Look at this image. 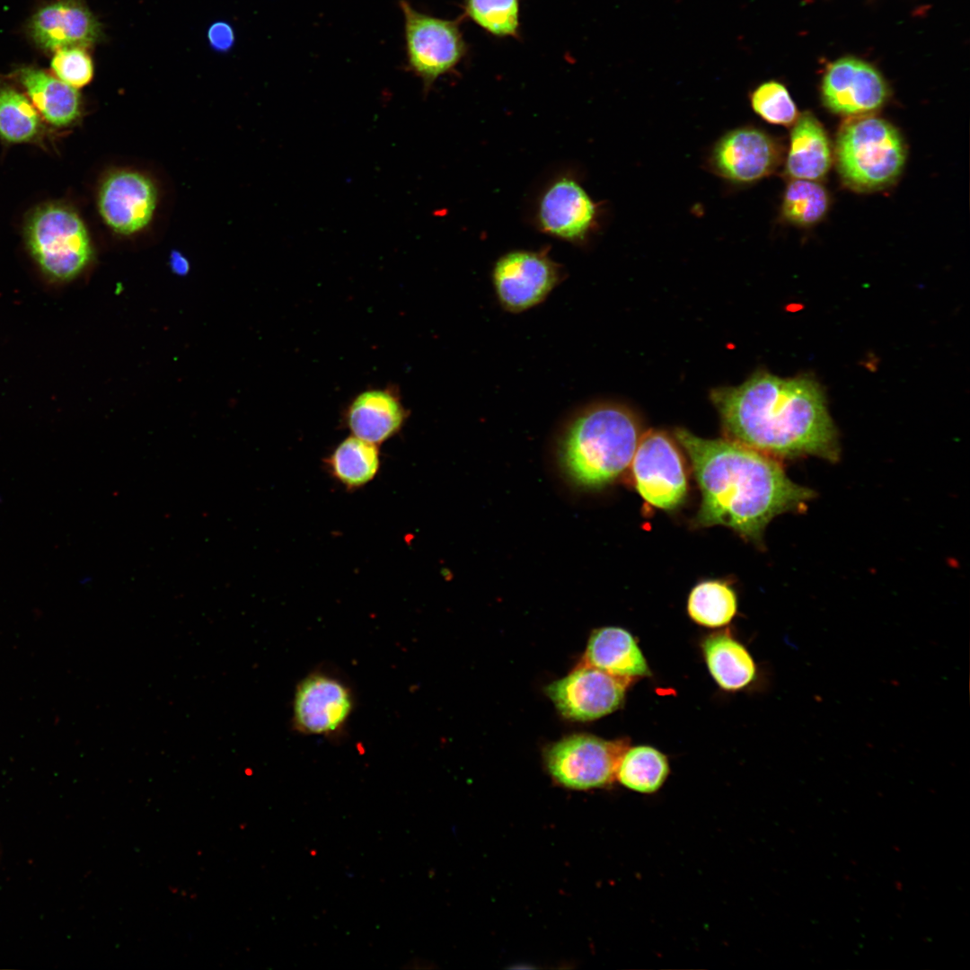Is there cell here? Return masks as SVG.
<instances>
[{"mask_svg":"<svg viewBox=\"0 0 970 970\" xmlns=\"http://www.w3.org/2000/svg\"><path fill=\"white\" fill-rule=\"evenodd\" d=\"M492 280L503 308L520 313L546 298L560 280V268L546 251H513L497 260Z\"/></svg>","mask_w":970,"mask_h":970,"instance_id":"8fae6325","label":"cell"},{"mask_svg":"<svg viewBox=\"0 0 970 970\" xmlns=\"http://www.w3.org/2000/svg\"><path fill=\"white\" fill-rule=\"evenodd\" d=\"M821 122L811 113L799 114L792 125L785 173L792 179L822 180L829 172L833 152Z\"/></svg>","mask_w":970,"mask_h":970,"instance_id":"d6986e66","label":"cell"},{"mask_svg":"<svg viewBox=\"0 0 970 970\" xmlns=\"http://www.w3.org/2000/svg\"><path fill=\"white\" fill-rule=\"evenodd\" d=\"M906 146L897 128L872 114L848 118L837 134L836 168L842 182L860 192L894 184L906 161Z\"/></svg>","mask_w":970,"mask_h":970,"instance_id":"277c9868","label":"cell"},{"mask_svg":"<svg viewBox=\"0 0 970 970\" xmlns=\"http://www.w3.org/2000/svg\"><path fill=\"white\" fill-rule=\"evenodd\" d=\"M669 774L666 757L650 746L628 748L622 756L616 779L627 789L652 794L657 791Z\"/></svg>","mask_w":970,"mask_h":970,"instance_id":"603a6c76","label":"cell"},{"mask_svg":"<svg viewBox=\"0 0 970 970\" xmlns=\"http://www.w3.org/2000/svg\"><path fill=\"white\" fill-rule=\"evenodd\" d=\"M754 111L768 123L792 126L799 116L786 86L776 80L762 83L749 95Z\"/></svg>","mask_w":970,"mask_h":970,"instance_id":"4316f807","label":"cell"},{"mask_svg":"<svg viewBox=\"0 0 970 970\" xmlns=\"http://www.w3.org/2000/svg\"><path fill=\"white\" fill-rule=\"evenodd\" d=\"M540 228L554 237L579 242L596 219V205L574 179L561 177L543 192L538 207Z\"/></svg>","mask_w":970,"mask_h":970,"instance_id":"9a60e30c","label":"cell"},{"mask_svg":"<svg viewBox=\"0 0 970 970\" xmlns=\"http://www.w3.org/2000/svg\"><path fill=\"white\" fill-rule=\"evenodd\" d=\"M234 40V35L229 24L224 22L214 23L208 30V40L211 46L219 51L229 49Z\"/></svg>","mask_w":970,"mask_h":970,"instance_id":"f546056e","label":"cell"},{"mask_svg":"<svg viewBox=\"0 0 970 970\" xmlns=\"http://www.w3.org/2000/svg\"><path fill=\"white\" fill-rule=\"evenodd\" d=\"M25 238L38 266L52 280L75 278L93 256L84 222L74 209L62 204L38 207L27 222Z\"/></svg>","mask_w":970,"mask_h":970,"instance_id":"5b68a950","label":"cell"},{"mask_svg":"<svg viewBox=\"0 0 970 970\" xmlns=\"http://www.w3.org/2000/svg\"><path fill=\"white\" fill-rule=\"evenodd\" d=\"M19 79L31 103L48 123L66 127L81 115V98L75 88L36 68L19 72Z\"/></svg>","mask_w":970,"mask_h":970,"instance_id":"ffe728a7","label":"cell"},{"mask_svg":"<svg viewBox=\"0 0 970 970\" xmlns=\"http://www.w3.org/2000/svg\"><path fill=\"white\" fill-rule=\"evenodd\" d=\"M641 435L638 419L625 407L595 404L567 425L559 445L560 459L576 484L601 488L630 466Z\"/></svg>","mask_w":970,"mask_h":970,"instance_id":"3957f363","label":"cell"},{"mask_svg":"<svg viewBox=\"0 0 970 970\" xmlns=\"http://www.w3.org/2000/svg\"><path fill=\"white\" fill-rule=\"evenodd\" d=\"M821 95L831 112L852 118L880 110L888 101L890 90L874 66L855 57H843L826 67Z\"/></svg>","mask_w":970,"mask_h":970,"instance_id":"9c48e42d","label":"cell"},{"mask_svg":"<svg viewBox=\"0 0 970 970\" xmlns=\"http://www.w3.org/2000/svg\"><path fill=\"white\" fill-rule=\"evenodd\" d=\"M687 453L701 493L698 526L724 525L754 542L767 525L785 512L799 510L813 491L792 481L772 456L728 439L675 432Z\"/></svg>","mask_w":970,"mask_h":970,"instance_id":"6da1fadb","label":"cell"},{"mask_svg":"<svg viewBox=\"0 0 970 970\" xmlns=\"http://www.w3.org/2000/svg\"><path fill=\"white\" fill-rule=\"evenodd\" d=\"M630 683V680L578 664L567 676L550 683L546 693L563 717L586 721L618 710Z\"/></svg>","mask_w":970,"mask_h":970,"instance_id":"30bf717a","label":"cell"},{"mask_svg":"<svg viewBox=\"0 0 970 970\" xmlns=\"http://www.w3.org/2000/svg\"><path fill=\"white\" fill-rule=\"evenodd\" d=\"M711 400L730 440L772 457L839 456L837 433L818 384L760 372Z\"/></svg>","mask_w":970,"mask_h":970,"instance_id":"7a4b0ae2","label":"cell"},{"mask_svg":"<svg viewBox=\"0 0 970 970\" xmlns=\"http://www.w3.org/2000/svg\"><path fill=\"white\" fill-rule=\"evenodd\" d=\"M399 7L403 15L407 66L428 91L466 53L459 23L420 13L406 0H400Z\"/></svg>","mask_w":970,"mask_h":970,"instance_id":"8992f818","label":"cell"},{"mask_svg":"<svg viewBox=\"0 0 970 970\" xmlns=\"http://www.w3.org/2000/svg\"><path fill=\"white\" fill-rule=\"evenodd\" d=\"M829 206V193L818 181L792 179L784 191L781 216L792 225L809 226L824 217Z\"/></svg>","mask_w":970,"mask_h":970,"instance_id":"d4e9b609","label":"cell"},{"mask_svg":"<svg viewBox=\"0 0 970 970\" xmlns=\"http://www.w3.org/2000/svg\"><path fill=\"white\" fill-rule=\"evenodd\" d=\"M331 476L346 489H359L374 480L380 468L376 445L350 436L325 459Z\"/></svg>","mask_w":970,"mask_h":970,"instance_id":"7402d4cb","label":"cell"},{"mask_svg":"<svg viewBox=\"0 0 970 970\" xmlns=\"http://www.w3.org/2000/svg\"><path fill=\"white\" fill-rule=\"evenodd\" d=\"M51 68L61 81L74 88L88 84L93 75V64L84 48L71 47L56 51Z\"/></svg>","mask_w":970,"mask_h":970,"instance_id":"f1b7e54d","label":"cell"},{"mask_svg":"<svg viewBox=\"0 0 970 970\" xmlns=\"http://www.w3.org/2000/svg\"><path fill=\"white\" fill-rule=\"evenodd\" d=\"M708 668L718 684L728 691L748 685L755 677L756 667L749 652L726 632L705 638L701 645Z\"/></svg>","mask_w":970,"mask_h":970,"instance_id":"44dd1931","label":"cell"},{"mask_svg":"<svg viewBox=\"0 0 970 970\" xmlns=\"http://www.w3.org/2000/svg\"><path fill=\"white\" fill-rule=\"evenodd\" d=\"M33 104L9 86L0 87V137L9 143L30 142L40 134L41 123Z\"/></svg>","mask_w":970,"mask_h":970,"instance_id":"484cf974","label":"cell"},{"mask_svg":"<svg viewBox=\"0 0 970 970\" xmlns=\"http://www.w3.org/2000/svg\"><path fill=\"white\" fill-rule=\"evenodd\" d=\"M736 609L735 590L728 582L719 579L698 583L692 589L687 602L690 617L695 622L710 628L729 623Z\"/></svg>","mask_w":970,"mask_h":970,"instance_id":"cb8c5ba5","label":"cell"},{"mask_svg":"<svg viewBox=\"0 0 970 970\" xmlns=\"http://www.w3.org/2000/svg\"><path fill=\"white\" fill-rule=\"evenodd\" d=\"M628 743L625 739L574 734L546 748L545 763L554 780L569 789L603 788L615 780Z\"/></svg>","mask_w":970,"mask_h":970,"instance_id":"52a82bcc","label":"cell"},{"mask_svg":"<svg viewBox=\"0 0 970 970\" xmlns=\"http://www.w3.org/2000/svg\"><path fill=\"white\" fill-rule=\"evenodd\" d=\"M29 31L35 42L45 49L86 48L101 38V26L82 0H59L49 4L31 17Z\"/></svg>","mask_w":970,"mask_h":970,"instance_id":"2e32d148","label":"cell"},{"mask_svg":"<svg viewBox=\"0 0 970 970\" xmlns=\"http://www.w3.org/2000/svg\"><path fill=\"white\" fill-rule=\"evenodd\" d=\"M780 159V146L772 137L757 128L743 127L720 137L710 160L719 176L746 184L772 173Z\"/></svg>","mask_w":970,"mask_h":970,"instance_id":"7c38bea8","label":"cell"},{"mask_svg":"<svg viewBox=\"0 0 970 970\" xmlns=\"http://www.w3.org/2000/svg\"><path fill=\"white\" fill-rule=\"evenodd\" d=\"M351 710L349 690L331 676L310 675L296 688L293 705L294 722L303 733H332L345 723Z\"/></svg>","mask_w":970,"mask_h":970,"instance_id":"5bb4252c","label":"cell"},{"mask_svg":"<svg viewBox=\"0 0 970 970\" xmlns=\"http://www.w3.org/2000/svg\"><path fill=\"white\" fill-rule=\"evenodd\" d=\"M157 204V190L146 175L131 170L109 173L101 182L98 207L106 225L128 235L144 229Z\"/></svg>","mask_w":970,"mask_h":970,"instance_id":"4fadbf2b","label":"cell"},{"mask_svg":"<svg viewBox=\"0 0 970 970\" xmlns=\"http://www.w3.org/2000/svg\"><path fill=\"white\" fill-rule=\"evenodd\" d=\"M579 664L630 681L650 675L634 638L629 631L617 627L595 630Z\"/></svg>","mask_w":970,"mask_h":970,"instance_id":"ac0fdd59","label":"cell"},{"mask_svg":"<svg viewBox=\"0 0 970 970\" xmlns=\"http://www.w3.org/2000/svg\"><path fill=\"white\" fill-rule=\"evenodd\" d=\"M631 467L636 489L651 506L674 510L685 500V465L679 448L666 433L649 430L642 434Z\"/></svg>","mask_w":970,"mask_h":970,"instance_id":"ba28073f","label":"cell"},{"mask_svg":"<svg viewBox=\"0 0 970 970\" xmlns=\"http://www.w3.org/2000/svg\"><path fill=\"white\" fill-rule=\"evenodd\" d=\"M407 416L394 389H369L348 404L345 424L352 436L377 445L396 435Z\"/></svg>","mask_w":970,"mask_h":970,"instance_id":"e0dca14e","label":"cell"},{"mask_svg":"<svg viewBox=\"0 0 970 970\" xmlns=\"http://www.w3.org/2000/svg\"><path fill=\"white\" fill-rule=\"evenodd\" d=\"M470 18L488 32L516 36L519 28L518 0H465Z\"/></svg>","mask_w":970,"mask_h":970,"instance_id":"83f0119b","label":"cell"},{"mask_svg":"<svg viewBox=\"0 0 970 970\" xmlns=\"http://www.w3.org/2000/svg\"><path fill=\"white\" fill-rule=\"evenodd\" d=\"M172 266L175 271L182 273L187 270L188 262L180 253H173L172 257Z\"/></svg>","mask_w":970,"mask_h":970,"instance_id":"4dcf8cb0","label":"cell"}]
</instances>
